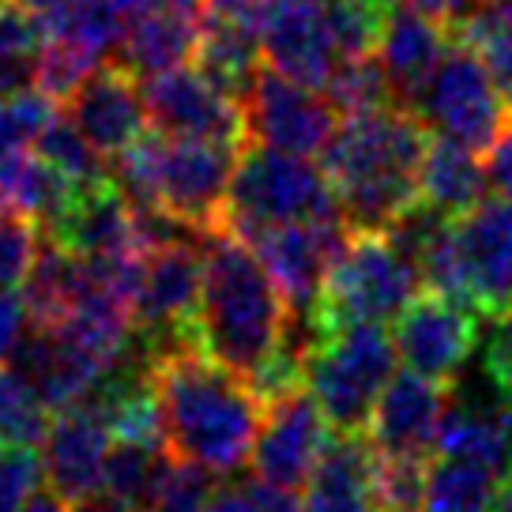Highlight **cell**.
<instances>
[{"label":"cell","mask_w":512,"mask_h":512,"mask_svg":"<svg viewBox=\"0 0 512 512\" xmlns=\"http://www.w3.org/2000/svg\"><path fill=\"white\" fill-rule=\"evenodd\" d=\"M151 377L162 441L177 460H189L211 475H234L249 464L264 422V400L253 384L196 343L151 354Z\"/></svg>","instance_id":"obj_1"},{"label":"cell","mask_w":512,"mask_h":512,"mask_svg":"<svg viewBox=\"0 0 512 512\" xmlns=\"http://www.w3.org/2000/svg\"><path fill=\"white\" fill-rule=\"evenodd\" d=\"M426 140V121L403 102L343 113L320 147V170L332 181L343 223L351 230H388L415 208Z\"/></svg>","instance_id":"obj_2"},{"label":"cell","mask_w":512,"mask_h":512,"mask_svg":"<svg viewBox=\"0 0 512 512\" xmlns=\"http://www.w3.org/2000/svg\"><path fill=\"white\" fill-rule=\"evenodd\" d=\"M287 302L260 256L226 226L204 234V279L196 302V343L215 362L253 381L287 339Z\"/></svg>","instance_id":"obj_3"},{"label":"cell","mask_w":512,"mask_h":512,"mask_svg":"<svg viewBox=\"0 0 512 512\" xmlns=\"http://www.w3.org/2000/svg\"><path fill=\"white\" fill-rule=\"evenodd\" d=\"M241 147L166 136L155 128L117 155L113 181L132 208H159L192 230H211L223 219L226 189Z\"/></svg>","instance_id":"obj_4"},{"label":"cell","mask_w":512,"mask_h":512,"mask_svg":"<svg viewBox=\"0 0 512 512\" xmlns=\"http://www.w3.org/2000/svg\"><path fill=\"white\" fill-rule=\"evenodd\" d=\"M400 366L396 343L377 320L324 324L305 354V388L332 433H366L373 403Z\"/></svg>","instance_id":"obj_5"},{"label":"cell","mask_w":512,"mask_h":512,"mask_svg":"<svg viewBox=\"0 0 512 512\" xmlns=\"http://www.w3.org/2000/svg\"><path fill=\"white\" fill-rule=\"evenodd\" d=\"M309 219H343L332 181L309 155L245 140L226 189L219 226L309 223Z\"/></svg>","instance_id":"obj_6"},{"label":"cell","mask_w":512,"mask_h":512,"mask_svg":"<svg viewBox=\"0 0 512 512\" xmlns=\"http://www.w3.org/2000/svg\"><path fill=\"white\" fill-rule=\"evenodd\" d=\"M422 290L415 260L403 253L388 230H351L332 268L324 275L317 305V328L339 320L388 324Z\"/></svg>","instance_id":"obj_7"},{"label":"cell","mask_w":512,"mask_h":512,"mask_svg":"<svg viewBox=\"0 0 512 512\" xmlns=\"http://www.w3.org/2000/svg\"><path fill=\"white\" fill-rule=\"evenodd\" d=\"M230 230V226H226ZM238 234L268 268L275 287L287 302L290 320L317 324L320 290L324 275L332 268L336 253L351 234L343 219H309V223H264V226H234Z\"/></svg>","instance_id":"obj_8"},{"label":"cell","mask_w":512,"mask_h":512,"mask_svg":"<svg viewBox=\"0 0 512 512\" xmlns=\"http://www.w3.org/2000/svg\"><path fill=\"white\" fill-rule=\"evenodd\" d=\"M411 110L426 121L430 132H445L475 151H486L505 125L509 106L479 53L460 38H452V46L433 68L426 87L418 91Z\"/></svg>","instance_id":"obj_9"},{"label":"cell","mask_w":512,"mask_h":512,"mask_svg":"<svg viewBox=\"0 0 512 512\" xmlns=\"http://www.w3.org/2000/svg\"><path fill=\"white\" fill-rule=\"evenodd\" d=\"M147 121L166 136H192V140H219L241 147L249 140L245 106L241 98L223 91L200 64H174L144 80Z\"/></svg>","instance_id":"obj_10"},{"label":"cell","mask_w":512,"mask_h":512,"mask_svg":"<svg viewBox=\"0 0 512 512\" xmlns=\"http://www.w3.org/2000/svg\"><path fill=\"white\" fill-rule=\"evenodd\" d=\"M241 106H245L249 140L294 151V155H309V159L320 155V147L328 144V136L339 125V110L328 102V95L275 72L272 64L256 68Z\"/></svg>","instance_id":"obj_11"},{"label":"cell","mask_w":512,"mask_h":512,"mask_svg":"<svg viewBox=\"0 0 512 512\" xmlns=\"http://www.w3.org/2000/svg\"><path fill=\"white\" fill-rule=\"evenodd\" d=\"M403 369L448 384L479 343V309L437 290H418L392 328Z\"/></svg>","instance_id":"obj_12"},{"label":"cell","mask_w":512,"mask_h":512,"mask_svg":"<svg viewBox=\"0 0 512 512\" xmlns=\"http://www.w3.org/2000/svg\"><path fill=\"white\" fill-rule=\"evenodd\" d=\"M328 441H332L328 418L317 407L313 392L298 384L264 403V422H260L253 456H249L253 475L260 482L287 486V490L302 494V486L309 482Z\"/></svg>","instance_id":"obj_13"},{"label":"cell","mask_w":512,"mask_h":512,"mask_svg":"<svg viewBox=\"0 0 512 512\" xmlns=\"http://www.w3.org/2000/svg\"><path fill=\"white\" fill-rule=\"evenodd\" d=\"M456 260L467 302L479 313H501L512 305V200L494 196L452 219Z\"/></svg>","instance_id":"obj_14"},{"label":"cell","mask_w":512,"mask_h":512,"mask_svg":"<svg viewBox=\"0 0 512 512\" xmlns=\"http://www.w3.org/2000/svg\"><path fill=\"white\" fill-rule=\"evenodd\" d=\"M61 106L64 117L80 128L106 159H117L121 151H128L151 125L140 80L117 61H102L98 68H91L87 80L64 98Z\"/></svg>","instance_id":"obj_15"},{"label":"cell","mask_w":512,"mask_h":512,"mask_svg":"<svg viewBox=\"0 0 512 512\" xmlns=\"http://www.w3.org/2000/svg\"><path fill=\"white\" fill-rule=\"evenodd\" d=\"M260 53L275 72L324 91L339 64L324 0H264Z\"/></svg>","instance_id":"obj_16"},{"label":"cell","mask_w":512,"mask_h":512,"mask_svg":"<svg viewBox=\"0 0 512 512\" xmlns=\"http://www.w3.org/2000/svg\"><path fill=\"white\" fill-rule=\"evenodd\" d=\"M110 441L113 433L106 418L87 400L49 415L46 437H42V475L64 505L102 490Z\"/></svg>","instance_id":"obj_17"},{"label":"cell","mask_w":512,"mask_h":512,"mask_svg":"<svg viewBox=\"0 0 512 512\" xmlns=\"http://www.w3.org/2000/svg\"><path fill=\"white\" fill-rule=\"evenodd\" d=\"M448 407V392L441 381L422 373H392L384 392L373 403L366 437L381 456H430L441 418Z\"/></svg>","instance_id":"obj_18"},{"label":"cell","mask_w":512,"mask_h":512,"mask_svg":"<svg viewBox=\"0 0 512 512\" xmlns=\"http://www.w3.org/2000/svg\"><path fill=\"white\" fill-rule=\"evenodd\" d=\"M46 238L64 245L80 260H128L144 256L132 204L117 181H98L91 189H80L57 223L42 230Z\"/></svg>","instance_id":"obj_19"},{"label":"cell","mask_w":512,"mask_h":512,"mask_svg":"<svg viewBox=\"0 0 512 512\" xmlns=\"http://www.w3.org/2000/svg\"><path fill=\"white\" fill-rule=\"evenodd\" d=\"M452 38L456 34L448 31L441 19L426 16L415 4H407V0L392 4V12L384 16L377 49H381V68L392 83L396 102H403V106L415 102L418 91L433 76V68L448 53Z\"/></svg>","instance_id":"obj_20"},{"label":"cell","mask_w":512,"mask_h":512,"mask_svg":"<svg viewBox=\"0 0 512 512\" xmlns=\"http://www.w3.org/2000/svg\"><path fill=\"white\" fill-rule=\"evenodd\" d=\"M433 452L486 464L505 479L512 471V396L497 392V400H448Z\"/></svg>","instance_id":"obj_21"},{"label":"cell","mask_w":512,"mask_h":512,"mask_svg":"<svg viewBox=\"0 0 512 512\" xmlns=\"http://www.w3.org/2000/svg\"><path fill=\"white\" fill-rule=\"evenodd\" d=\"M377 448L362 433H332L305 482V512H377L373 497Z\"/></svg>","instance_id":"obj_22"},{"label":"cell","mask_w":512,"mask_h":512,"mask_svg":"<svg viewBox=\"0 0 512 512\" xmlns=\"http://www.w3.org/2000/svg\"><path fill=\"white\" fill-rule=\"evenodd\" d=\"M200 46V16L192 12H136L125 16V31L117 42V64H125L136 80L166 72L174 64L196 57Z\"/></svg>","instance_id":"obj_23"},{"label":"cell","mask_w":512,"mask_h":512,"mask_svg":"<svg viewBox=\"0 0 512 512\" xmlns=\"http://www.w3.org/2000/svg\"><path fill=\"white\" fill-rule=\"evenodd\" d=\"M486 196V166L475 147L430 132L426 155L418 166V200L445 215H464Z\"/></svg>","instance_id":"obj_24"},{"label":"cell","mask_w":512,"mask_h":512,"mask_svg":"<svg viewBox=\"0 0 512 512\" xmlns=\"http://www.w3.org/2000/svg\"><path fill=\"white\" fill-rule=\"evenodd\" d=\"M76 192L80 189L31 147L0 151V208L4 211H19L49 230L68 211Z\"/></svg>","instance_id":"obj_25"},{"label":"cell","mask_w":512,"mask_h":512,"mask_svg":"<svg viewBox=\"0 0 512 512\" xmlns=\"http://www.w3.org/2000/svg\"><path fill=\"white\" fill-rule=\"evenodd\" d=\"M501 475L486 464L437 452L426 464V512H490Z\"/></svg>","instance_id":"obj_26"},{"label":"cell","mask_w":512,"mask_h":512,"mask_svg":"<svg viewBox=\"0 0 512 512\" xmlns=\"http://www.w3.org/2000/svg\"><path fill=\"white\" fill-rule=\"evenodd\" d=\"M170 460H174V452L166 448V441H117L106 452L102 490L132 512L144 509L159 490V482L166 479Z\"/></svg>","instance_id":"obj_27"},{"label":"cell","mask_w":512,"mask_h":512,"mask_svg":"<svg viewBox=\"0 0 512 512\" xmlns=\"http://www.w3.org/2000/svg\"><path fill=\"white\" fill-rule=\"evenodd\" d=\"M456 38L482 57L486 72L494 76L497 91L512 113V0H482L456 27Z\"/></svg>","instance_id":"obj_28"},{"label":"cell","mask_w":512,"mask_h":512,"mask_svg":"<svg viewBox=\"0 0 512 512\" xmlns=\"http://www.w3.org/2000/svg\"><path fill=\"white\" fill-rule=\"evenodd\" d=\"M42 53V19L19 0H0V95L34 87Z\"/></svg>","instance_id":"obj_29"},{"label":"cell","mask_w":512,"mask_h":512,"mask_svg":"<svg viewBox=\"0 0 512 512\" xmlns=\"http://www.w3.org/2000/svg\"><path fill=\"white\" fill-rule=\"evenodd\" d=\"M34 151L42 155V159L64 174L76 189H91L98 181H110V166H106V155L98 151L87 136H83L80 128L72 125L61 110L49 117V125L38 132V140H34Z\"/></svg>","instance_id":"obj_30"},{"label":"cell","mask_w":512,"mask_h":512,"mask_svg":"<svg viewBox=\"0 0 512 512\" xmlns=\"http://www.w3.org/2000/svg\"><path fill=\"white\" fill-rule=\"evenodd\" d=\"M49 415L53 411L16 369H0V445H38Z\"/></svg>","instance_id":"obj_31"},{"label":"cell","mask_w":512,"mask_h":512,"mask_svg":"<svg viewBox=\"0 0 512 512\" xmlns=\"http://www.w3.org/2000/svg\"><path fill=\"white\" fill-rule=\"evenodd\" d=\"M426 464L430 456H381L373 460L377 512H426Z\"/></svg>","instance_id":"obj_32"},{"label":"cell","mask_w":512,"mask_h":512,"mask_svg":"<svg viewBox=\"0 0 512 512\" xmlns=\"http://www.w3.org/2000/svg\"><path fill=\"white\" fill-rule=\"evenodd\" d=\"M324 95L336 106L339 113L369 110V106H384V102H396L392 95V83L384 76L381 61L373 57H347L336 64L332 80L324 83Z\"/></svg>","instance_id":"obj_33"},{"label":"cell","mask_w":512,"mask_h":512,"mask_svg":"<svg viewBox=\"0 0 512 512\" xmlns=\"http://www.w3.org/2000/svg\"><path fill=\"white\" fill-rule=\"evenodd\" d=\"M324 12H328V31L339 49V61L369 57L377 49L388 8L373 0H324Z\"/></svg>","instance_id":"obj_34"},{"label":"cell","mask_w":512,"mask_h":512,"mask_svg":"<svg viewBox=\"0 0 512 512\" xmlns=\"http://www.w3.org/2000/svg\"><path fill=\"white\" fill-rule=\"evenodd\" d=\"M42 245V226L19 215V211L0 208V290H19L31 275Z\"/></svg>","instance_id":"obj_35"},{"label":"cell","mask_w":512,"mask_h":512,"mask_svg":"<svg viewBox=\"0 0 512 512\" xmlns=\"http://www.w3.org/2000/svg\"><path fill=\"white\" fill-rule=\"evenodd\" d=\"M208 494H211V471L174 456L170 467H166V479L155 490V497L136 512H204Z\"/></svg>","instance_id":"obj_36"},{"label":"cell","mask_w":512,"mask_h":512,"mask_svg":"<svg viewBox=\"0 0 512 512\" xmlns=\"http://www.w3.org/2000/svg\"><path fill=\"white\" fill-rule=\"evenodd\" d=\"M42 479V456L34 445H0V512H23Z\"/></svg>","instance_id":"obj_37"},{"label":"cell","mask_w":512,"mask_h":512,"mask_svg":"<svg viewBox=\"0 0 512 512\" xmlns=\"http://www.w3.org/2000/svg\"><path fill=\"white\" fill-rule=\"evenodd\" d=\"M482 366L497 392L512 396V305L490 313V328L482 339Z\"/></svg>","instance_id":"obj_38"},{"label":"cell","mask_w":512,"mask_h":512,"mask_svg":"<svg viewBox=\"0 0 512 512\" xmlns=\"http://www.w3.org/2000/svg\"><path fill=\"white\" fill-rule=\"evenodd\" d=\"M486 189L494 196H505L512 200V117H505L501 132L494 136V144L486 147Z\"/></svg>","instance_id":"obj_39"},{"label":"cell","mask_w":512,"mask_h":512,"mask_svg":"<svg viewBox=\"0 0 512 512\" xmlns=\"http://www.w3.org/2000/svg\"><path fill=\"white\" fill-rule=\"evenodd\" d=\"M27 294L23 290H0V366L12 358L19 336L27 328Z\"/></svg>","instance_id":"obj_40"},{"label":"cell","mask_w":512,"mask_h":512,"mask_svg":"<svg viewBox=\"0 0 512 512\" xmlns=\"http://www.w3.org/2000/svg\"><path fill=\"white\" fill-rule=\"evenodd\" d=\"M249 490H253L256 512H305V501L298 497V490L260 482L256 475H253V482H249Z\"/></svg>","instance_id":"obj_41"},{"label":"cell","mask_w":512,"mask_h":512,"mask_svg":"<svg viewBox=\"0 0 512 512\" xmlns=\"http://www.w3.org/2000/svg\"><path fill=\"white\" fill-rule=\"evenodd\" d=\"M204 512H256L253 490L249 482H223V486H211Z\"/></svg>","instance_id":"obj_42"},{"label":"cell","mask_w":512,"mask_h":512,"mask_svg":"<svg viewBox=\"0 0 512 512\" xmlns=\"http://www.w3.org/2000/svg\"><path fill=\"white\" fill-rule=\"evenodd\" d=\"M407 4H415V8H422L426 16H433V19H441L448 31L456 34V27L464 23L475 8H479L482 0H407Z\"/></svg>","instance_id":"obj_43"},{"label":"cell","mask_w":512,"mask_h":512,"mask_svg":"<svg viewBox=\"0 0 512 512\" xmlns=\"http://www.w3.org/2000/svg\"><path fill=\"white\" fill-rule=\"evenodd\" d=\"M121 8V16H136V12H192L204 16V0H113Z\"/></svg>","instance_id":"obj_44"},{"label":"cell","mask_w":512,"mask_h":512,"mask_svg":"<svg viewBox=\"0 0 512 512\" xmlns=\"http://www.w3.org/2000/svg\"><path fill=\"white\" fill-rule=\"evenodd\" d=\"M68 512H132L128 505H121L113 494H106V490H98V494L91 497H80V501H72V509Z\"/></svg>","instance_id":"obj_45"},{"label":"cell","mask_w":512,"mask_h":512,"mask_svg":"<svg viewBox=\"0 0 512 512\" xmlns=\"http://www.w3.org/2000/svg\"><path fill=\"white\" fill-rule=\"evenodd\" d=\"M23 512H68V509H64V501L53 490H34V497L23 505Z\"/></svg>","instance_id":"obj_46"},{"label":"cell","mask_w":512,"mask_h":512,"mask_svg":"<svg viewBox=\"0 0 512 512\" xmlns=\"http://www.w3.org/2000/svg\"><path fill=\"white\" fill-rule=\"evenodd\" d=\"M490 512H512V471L501 479V486H497V497H494V505H490Z\"/></svg>","instance_id":"obj_47"},{"label":"cell","mask_w":512,"mask_h":512,"mask_svg":"<svg viewBox=\"0 0 512 512\" xmlns=\"http://www.w3.org/2000/svg\"><path fill=\"white\" fill-rule=\"evenodd\" d=\"M23 8H31L34 16H42V12H53L57 4H64V0H19Z\"/></svg>","instance_id":"obj_48"},{"label":"cell","mask_w":512,"mask_h":512,"mask_svg":"<svg viewBox=\"0 0 512 512\" xmlns=\"http://www.w3.org/2000/svg\"><path fill=\"white\" fill-rule=\"evenodd\" d=\"M373 4H381V8H392V4H396V0H373Z\"/></svg>","instance_id":"obj_49"}]
</instances>
